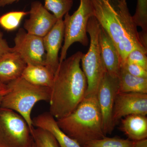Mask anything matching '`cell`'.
I'll list each match as a JSON object with an SVG mask.
<instances>
[{
	"label": "cell",
	"instance_id": "7",
	"mask_svg": "<svg viewBox=\"0 0 147 147\" xmlns=\"http://www.w3.org/2000/svg\"><path fill=\"white\" fill-rule=\"evenodd\" d=\"M31 130L25 119L10 109L0 107V147H31Z\"/></svg>",
	"mask_w": 147,
	"mask_h": 147
},
{
	"label": "cell",
	"instance_id": "5",
	"mask_svg": "<svg viewBox=\"0 0 147 147\" xmlns=\"http://www.w3.org/2000/svg\"><path fill=\"white\" fill-rule=\"evenodd\" d=\"M100 26L94 16L90 18L87 31L90 37V45L86 54L81 58L82 69L87 79L85 96L96 95L98 87L107 72L100 53L99 42Z\"/></svg>",
	"mask_w": 147,
	"mask_h": 147
},
{
	"label": "cell",
	"instance_id": "25",
	"mask_svg": "<svg viewBox=\"0 0 147 147\" xmlns=\"http://www.w3.org/2000/svg\"><path fill=\"white\" fill-rule=\"evenodd\" d=\"M10 52H11V47H9L6 40L3 38L2 33L0 31V59Z\"/></svg>",
	"mask_w": 147,
	"mask_h": 147
},
{
	"label": "cell",
	"instance_id": "9",
	"mask_svg": "<svg viewBox=\"0 0 147 147\" xmlns=\"http://www.w3.org/2000/svg\"><path fill=\"white\" fill-rule=\"evenodd\" d=\"M118 84V77H113L106 72L96 94L105 135L112 133L115 127L113 121V111Z\"/></svg>",
	"mask_w": 147,
	"mask_h": 147
},
{
	"label": "cell",
	"instance_id": "28",
	"mask_svg": "<svg viewBox=\"0 0 147 147\" xmlns=\"http://www.w3.org/2000/svg\"><path fill=\"white\" fill-rule=\"evenodd\" d=\"M19 1L20 0H0V7H4Z\"/></svg>",
	"mask_w": 147,
	"mask_h": 147
},
{
	"label": "cell",
	"instance_id": "24",
	"mask_svg": "<svg viewBox=\"0 0 147 147\" xmlns=\"http://www.w3.org/2000/svg\"><path fill=\"white\" fill-rule=\"evenodd\" d=\"M121 67L133 76L147 78V69L138 65L125 62L121 65Z\"/></svg>",
	"mask_w": 147,
	"mask_h": 147
},
{
	"label": "cell",
	"instance_id": "10",
	"mask_svg": "<svg viewBox=\"0 0 147 147\" xmlns=\"http://www.w3.org/2000/svg\"><path fill=\"white\" fill-rule=\"evenodd\" d=\"M147 115V94L117 92L113 111L114 125L126 116Z\"/></svg>",
	"mask_w": 147,
	"mask_h": 147
},
{
	"label": "cell",
	"instance_id": "3",
	"mask_svg": "<svg viewBox=\"0 0 147 147\" xmlns=\"http://www.w3.org/2000/svg\"><path fill=\"white\" fill-rule=\"evenodd\" d=\"M57 121L61 129L82 146L106 137L96 95L85 96L72 113Z\"/></svg>",
	"mask_w": 147,
	"mask_h": 147
},
{
	"label": "cell",
	"instance_id": "19",
	"mask_svg": "<svg viewBox=\"0 0 147 147\" xmlns=\"http://www.w3.org/2000/svg\"><path fill=\"white\" fill-rule=\"evenodd\" d=\"M135 142L117 137H105L85 143L82 147H132Z\"/></svg>",
	"mask_w": 147,
	"mask_h": 147
},
{
	"label": "cell",
	"instance_id": "16",
	"mask_svg": "<svg viewBox=\"0 0 147 147\" xmlns=\"http://www.w3.org/2000/svg\"><path fill=\"white\" fill-rule=\"evenodd\" d=\"M121 131L131 141L137 142L147 138V118L146 115H131L121 119Z\"/></svg>",
	"mask_w": 147,
	"mask_h": 147
},
{
	"label": "cell",
	"instance_id": "23",
	"mask_svg": "<svg viewBox=\"0 0 147 147\" xmlns=\"http://www.w3.org/2000/svg\"><path fill=\"white\" fill-rule=\"evenodd\" d=\"M125 62L138 65L147 70V53L139 49L132 50L127 55Z\"/></svg>",
	"mask_w": 147,
	"mask_h": 147
},
{
	"label": "cell",
	"instance_id": "30",
	"mask_svg": "<svg viewBox=\"0 0 147 147\" xmlns=\"http://www.w3.org/2000/svg\"><path fill=\"white\" fill-rule=\"evenodd\" d=\"M5 94L3 93H0V105H1V102L3 96Z\"/></svg>",
	"mask_w": 147,
	"mask_h": 147
},
{
	"label": "cell",
	"instance_id": "4",
	"mask_svg": "<svg viewBox=\"0 0 147 147\" xmlns=\"http://www.w3.org/2000/svg\"><path fill=\"white\" fill-rule=\"evenodd\" d=\"M7 90L3 96L0 107L13 110L22 116L31 131L34 127L32 110L37 102L49 101L50 88L35 86L22 76L7 84Z\"/></svg>",
	"mask_w": 147,
	"mask_h": 147
},
{
	"label": "cell",
	"instance_id": "11",
	"mask_svg": "<svg viewBox=\"0 0 147 147\" xmlns=\"http://www.w3.org/2000/svg\"><path fill=\"white\" fill-rule=\"evenodd\" d=\"M29 14L28 19L24 24V30L29 34L40 37L45 36L58 20L38 1L32 3Z\"/></svg>",
	"mask_w": 147,
	"mask_h": 147
},
{
	"label": "cell",
	"instance_id": "18",
	"mask_svg": "<svg viewBox=\"0 0 147 147\" xmlns=\"http://www.w3.org/2000/svg\"><path fill=\"white\" fill-rule=\"evenodd\" d=\"M118 80V92L147 94V78L133 76L121 67Z\"/></svg>",
	"mask_w": 147,
	"mask_h": 147
},
{
	"label": "cell",
	"instance_id": "6",
	"mask_svg": "<svg viewBox=\"0 0 147 147\" xmlns=\"http://www.w3.org/2000/svg\"><path fill=\"white\" fill-rule=\"evenodd\" d=\"M93 16L91 0H80L77 10L71 15L68 12L64 16V44L61 50L59 63L66 58L69 48L73 43L78 42L84 46L88 45L87 26L90 18Z\"/></svg>",
	"mask_w": 147,
	"mask_h": 147
},
{
	"label": "cell",
	"instance_id": "20",
	"mask_svg": "<svg viewBox=\"0 0 147 147\" xmlns=\"http://www.w3.org/2000/svg\"><path fill=\"white\" fill-rule=\"evenodd\" d=\"M73 5V0H45L44 6L58 19H63Z\"/></svg>",
	"mask_w": 147,
	"mask_h": 147
},
{
	"label": "cell",
	"instance_id": "31",
	"mask_svg": "<svg viewBox=\"0 0 147 147\" xmlns=\"http://www.w3.org/2000/svg\"><path fill=\"white\" fill-rule=\"evenodd\" d=\"M31 147H35V145H34H34H33Z\"/></svg>",
	"mask_w": 147,
	"mask_h": 147
},
{
	"label": "cell",
	"instance_id": "32",
	"mask_svg": "<svg viewBox=\"0 0 147 147\" xmlns=\"http://www.w3.org/2000/svg\"></svg>",
	"mask_w": 147,
	"mask_h": 147
},
{
	"label": "cell",
	"instance_id": "12",
	"mask_svg": "<svg viewBox=\"0 0 147 147\" xmlns=\"http://www.w3.org/2000/svg\"><path fill=\"white\" fill-rule=\"evenodd\" d=\"M64 36L63 19H58L55 26L45 36L43 42L45 52V65L54 74L59 64V53Z\"/></svg>",
	"mask_w": 147,
	"mask_h": 147
},
{
	"label": "cell",
	"instance_id": "8",
	"mask_svg": "<svg viewBox=\"0 0 147 147\" xmlns=\"http://www.w3.org/2000/svg\"><path fill=\"white\" fill-rule=\"evenodd\" d=\"M11 52L18 54L28 65H45V52L43 38L20 28L14 39Z\"/></svg>",
	"mask_w": 147,
	"mask_h": 147
},
{
	"label": "cell",
	"instance_id": "26",
	"mask_svg": "<svg viewBox=\"0 0 147 147\" xmlns=\"http://www.w3.org/2000/svg\"><path fill=\"white\" fill-rule=\"evenodd\" d=\"M139 38L141 45L147 50V31L142 30L139 32Z\"/></svg>",
	"mask_w": 147,
	"mask_h": 147
},
{
	"label": "cell",
	"instance_id": "13",
	"mask_svg": "<svg viewBox=\"0 0 147 147\" xmlns=\"http://www.w3.org/2000/svg\"><path fill=\"white\" fill-rule=\"evenodd\" d=\"M99 42L101 57L107 73L113 77H118L121 65L119 54L111 38L100 26Z\"/></svg>",
	"mask_w": 147,
	"mask_h": 147
},
{
	"label": "cell",
	"instance_id": "21",
	"mask_svg": "<svg viewBox=\"0 0 147 147\" xmlns=\"http://www.w3.org/2000/svg\"><path fill=\"white\" fill-rule=\"evenodd\" d=\"M28 14L29 11H23L5 13L0 16V26L8 31L14 30L19 27L23 18Z\"/></svg>",
	"mask_w": 147,
	"mask_h": 147
},
{
	"label": "cell",
	"instance_id": "14",
	"mask_svg": "<svg viewBox=\"0 0 147 147\" xmlns=\"http://www.w3.org/2000/svg\"><path fill=\"white\" fill-rule=\"evenodd\" d=\"M33 126L50 132L59 147H82L78 142L68 136L59 127L57 119L49 112H45L32 119Z\"/></svg>",
	"mask_w": 147,
	"mask_h": 147
},
{
	"label": "cell",
	"instance_id": "1",
	"mask_svg": "<svg viewBox=\"0 0 147 147\" xmlns=\"http://www.w3.org/2000/svg\"><path fill=\"white\" fill-rule=\"evenodd\" d=\"M91 2L95 18L118 51L121 66L132 50L139 49L147 53L139 41V32L126 0H91Z\"/></svg>",
	"mask_w": 147,
	"mask_h": 147
},
{
	"label": "cell",
	"instance_id": "2",
	"mask_svg": "<svg viewBox=\"0 0 147 147\" xmlns=\"http://www.w3.org/2000/svg\"><path fill=\"white\" fill-rule=\"evenodd\" d=\"M77 52L59 64L50 88V112L57 120L69 115L85 97L87 82Z\"/></svg>",
	"mask_w": 147,
	"mask_h": 147
},
{
	"label": "cell",
	"instance_id": "17",
	"mask_svg": "<svg viewBox=\"0 0 147 147\" xmlns=\"http://www.w3.org/2000/svg\"><path fill=\"white\" fill-rule=\"evenodd\" d=\"M55 74L44 65H28L21 76L27 82L38 86L50 88Z\"/></svg>",
	"mask_w": 147,
	"mask_h": 147
},
{
	"label": "cell",
	"instance_id": "29",
	"mask_svg": "<svg viewBox=\"0 0 147 147\" xmlns=\"http://www.w3.org/2000/svg\"><path fill=\"white\" fill-rule=\"evenodd\" d=\"M7 90V84H3L0 82V93H3L5 94Z\"/></svg>",
	"mask_w": 147,
	"mask_h": 147
},
{
	"label": "cell",
	"instance_id": "27",
	"mask_svg": "<svg viewBox=\"0 0 147 147\" xmlns=\"http://www.w3.org/2000/svg\"><path fill=\"white\" fill-rule=\"evenodd\" d=\"M132 147H147V139L135 142Z\"/></svg>",
	"mask_w": 147,
	"mask_h": 147
},
{
	"label": "cell",
	"instance_id": "15",
	"mask_svg": "<svg viewBox=\"0 0 147 147\" xmlns=\"http://www.w3.org/2000/svg\"><path fill=\"white\" fill-rule=\"evenodd\" d=\"M26 65L16 53L6 54L0 59V82L7 84L21 77Z\"/></svg>",
	"mask_w": 147,
	"mask_h": 147
},
{
	"label": "cell",
	"instance_id": "22",
	"mask_svg": "<svg viewBox=\"0 0 147 147\" xmlns=\"http://www.w3.org/2000/svg\"><path fill=\"white\" fill-rule=\"evenodd\" d=\"M31 133L35 147H59L52 134L46 130L33 127Z\"/></svg>",
	"mask_w": 147,
	"mask_h": 147
}]
</instances>
